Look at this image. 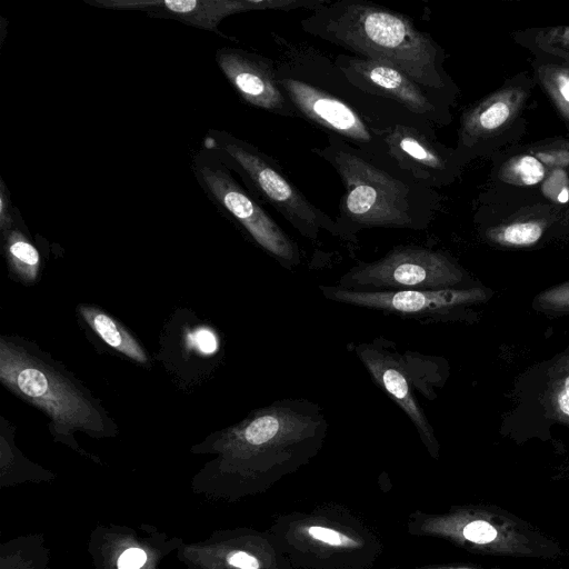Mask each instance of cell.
<instances>
[{
	"mask_svg": "<svg viewBox=\"0 0 569 569\" xmlns=\"http://www.w3.org/2000/svg\"><path fill=\"white\" fill-rule=\"evenodd\" d=\"M2 236L11 270L26 282L34 281L40 264V257L36 247L18 228H12Z\"/></svg>",
	"mask_w": 569,
	"mask_h": 569,
	"instance_id": "22",
	"label": "cell"
},
{
	"mask_svg": "<svg viewBox=\"0 0 569 569\" xmlns=\"http://www.w3.org/2000/svg\"><path fill=\"white\" fill-rule=\"evenodd\" d=\"M533 307L547 313H569V280L538 295Z\"/></svg>",
	"mask_w": 569,
	"mask_h": 569,
	"instance_id": "23",
	"label": "cell"
},
{
	"mask_svg": "<svg viewBox=\"0 0 569 569\" xmlns=\"http://www.w3.org/2000/svg\"><path fill=\"white\" fill-rule=\"evenodd\" d=\"M559 90L566 101L569 102V77H562L559 82Z\"/></svg>",
	"mask_w": 569,
	"mask_h": 569,
	"instance_id": "30",
	"label": "cell"
},
{
	"mask_svg": "<svg viewBox=\"0 0 569 569\" xmlns=\"http://www.w3.org/2000/svg\"><path fill=\"white\" fill-rule=\"evenodd\" d=\"M202 147L214 150L240 176L247 189L270 204L303 238L318 242L327 233L347 244H355L336 218L320 210L292 183L280 164L248 141L221 130H209Z\"/></svg>",
	"mask_w": 569,
	"mask_h": 569,
	"instance_id": "5",
	"label": "cell"
},
{
	"mask_svg": "<svg viewBox=\"0 0 569 569\" xmlns=\"http://www.w3.org/2000/svg\"><path fill=\"white\" fill-rule=\"evenodd\" d=\"M327 432L328 420L318 403L277 400L209 445L206 450L217 458L194 476L191 488L196 495L226 501L257 493L316 457Z\"/></svg>",
	"mask_w": 569,
	"mask_h": 569,
	"instance_id": "1",
	"label": "cell"
},
{
	"mask_svg": "<svg viewBox=\"0 0 569 569\" xmlns=\"http://www.w3.org/2000/svg\"><path fill=\"white\" fill-rule=\"evenodd\" d=\"M0 379L17 396L42 409L51 418L54 431L61 435L76 429L103 432L97 410L69 380L3 339L0 341Z\"/></svg>",
	"mask_w": 569,
	"mask_h": 569,
	"instance_id": "7",
	"label": "cell"
},
{
	"mask_svg": "<svg viewBox=\"0 0 569 569\" xmlns=\"http://www.w3.org/2000/svg\"><path fill=\"white\" fill-rule=\"evenodd\" d=\"M298 542H308V550L317 552V559L339 560L337 557L342 552L349 555L351 551H369L368 541L355 536L349 529H340L337 526L301 525L297 530ZM298 542H292L298 543ZM307 550V551H308Z\"/></svg>",
	"mask_w": 569,
	"mask_h": 569,
	"instance_id": "18",
	"label": "cell"
},
{
	"mask_svg": "<svg viewBox=\"0 0 569 569\" xmlns=\"http://www.w3.org/2000/svg\"><path fill=\"white\" fill-rule=\"evenodd\" d=\"M327 300L375 310L422 325L468 320L471 308L490 299L479 284L445 290L357 291L337 284L319 286Z\"/></svg>",
	"mask_w": 569,
	"mask_h": 569,
	"instance_id": "11",
	"label": "cell"
},
{
	"mask_svg": "<svg viewBox=\"0 0 569 569\" xmlns=\"http://www.w3.org/2000/svg\"><path fill=\"white\" fill-rule=\"evenodd\" d=\"M190 341L202 353H212L218 348L214 333L208 329H199L192 333Z\"/></svg>",
	"mask_w": 569,
	"mask_h": 569,
	"instance_id": "28",
	"label": "cell"
},
{
	"mask_svg": "<svg viewBox=\"0 0 569 569\" xmlns=\"http://www.w3.org/2000/svg\"><path fill=\"white\" fill-rule=\"evenodd\" d=\"M542 236V228L536 222H518L506 227L501 232L503 242L512 246L536 243Z\"/></svg>",
	"mask_w": 569,
	"mask_h": 569,
	"instance_id": "25",
	"label": "cell"
},
{
	"mask_svg": "<svg viewBox=\"0 0 569 569\" xmlns=\"http://www.w3.org/2000/svg\"><path fill=\"white\" fill-rule=\"evenodd\" d=\"M216 62L247 104L281 117H298L277 82L273 60L240 48L223 47L216 51Z\"/></svg>",
	"mask_w": 569,
	"mask_h": 569,
	"instance_id": "17",
	"label": "cell"
},
{
	"mask_svg": "<svg viewBox=\"0 0 569 569\" xmlns=\"http://www.w3.org/2000/svg\"><path fill=\"white\" fill-rule=\"evenodd\" d=\"M182 543L153 525L103 522L91 530L87 546L92 569H164Z\"/></svg>",
	"mask_w": 569,
	"mask_h": 569,
	"instance_id": "12",
	"label": "cell"
},
{
	"mask_svg": "<svg viewBox=\"0 0 569 569\" xmlns=\"http://www.w3.org/2000/svg\"><path fill=\"white\" fill-rule=\"evenodd\" d=\"M84 321L110 347L140 363L147 362V355L137 340L114 319L91 306H80Z\"/></svg>",
	"mask_w": 569,
	"mask_h": 569,
	"instance_id": "21",
	"label": "cell"
},
{
	"mask_svg": "<svg viewBox=\"0 0 569 569\" xmlns=\"http://www.w3.org/2000/svg\"><path fill=\"white\" fill-rule=\"evenodd\" d=\"M432 532L483 556L552 560L563 555L556 539L495 505L453 507L435 518Z\"/></svg>",
	"mask_w": 569,
	"mask_h": 569,
	"instance_id": "6",
	"label": "cell"
},
{
	"mask_svg": "<svg viewBox=\"0 0 569 569\" xmlns=\"http://www.w3.org/2000/svg\"><path fill=\"white\" fill-rule=\"evenodd\" d=\"M512 172L523 184H536L545 177L542 163L532 156L520 157L512 166Z\"/></svg>",
	"mask_w": 569,
	"mask_h": 569,
	"instance_id": "26",
	"label": "cell"
},
{
	"mask_svg": "<svg viewBox=\"0 0 569 569\" xmlns=\"http://www.w3.org/2000/svg\"><path fill=\"white\" fill-rule=\"evenodd\" d=\"M333 61L361 90L390 100L432 126L445 123L441 92L422 87L403 71L382 62L345 53Z\"/></svg>",
	"mask_w": 569,
	"mask_h": 569,
	"instance_id": "14",
	"label": "cell"
},
{
	"mask_svg": "<svg viewBox=\"0 0 569 569\" xmlns=\"http://www.w3.org/2000/svg\"><path fill=\"white\" fill-rule=\"evenodd\" d=\"M272 38L277 82L298 118L383 161H391L380 138L383 130L399 123L428 122L355 86L319 49L279 34Z\"/></svg>",
	"mask_w": 569,
	"mask_h": 569,
	"instance_id": "2",
	"label": "cell"
},
{
	"mask_svg": "<svg viewBox=\"0 0 569 569\" xmlns=\"http://www.w3.org/2000/svg\"><path fill=\"white\" fill-rule=\"evenodd\" d=\"M569 199V192L567 189H563L562 192L559 194L558 200L561 202H567Z\"/></svg>",
	"mask_w": 569,
	"mask_h": 569,
	"instance_id": "31",
	"label": "cell"
},
{
	"mask_svg": "<svg viewBox=\"0 0 569 569\" xmlns=\"http://www.w3.org/2000/svg\"><path fill=\"white\" fill-rule=\"evenodd\" d=\"M311 151L335 169L343 184L336 220L353 243L363 229L421 231L431 223L439 194L393 162L373 158L333 133H327L326 146Z\"/></svg>",
	"mask_w": 569,
	"mask_h": 569,
	"instance_id": "3",
	"label": "cell"
},
{
	"mask_svg": "<svg viewBox=\"0 0 569 569\" xmlns=\"http://www.w3.org/2000/svg\"><path fill=\"white\" fill-rule=\"evenodd\" d=\"M542 405L552 421L569 426V350L545 367L542 375Z\"/></svg>",
	"mask_w": 569,
	"mask_h": 569,
	"instance_id": "19",
	"label": "cell"
},
{
	"mask_svg": "<svg viewBox=\"0 0 569 569\" xmlns=\"http://www.w3.org/2000/svg\"><path fill=\"white\" fill-rule=\"evenodd\" d=\"M14 224V213L11 202L10 191L4 181L0 179V229L4 233L12 229Z\"/></svg>",
	"mask_w": 569,
	"mask_h": 569,
	"instance_id": "27",
	"label": "cell"
},
{
	"mask_svg": "<svg viewBox=\"0 0 569 569\" xmlns=\"http://www.w3.org/2000/svg\"><path fill=\"white\" fill-rule=\"evenodd\" d=\"M435 569H505L500 567H483V566H472V565H453V566H443Z\"/></svg>",
	"mask_w": 569,
	"mask_h": 569,
	"instance_id": "29",
	"label": "cell"
},
{
	"mask_svg": "<svg viewBox=\"0 0 569 569\" xmlns=\"http://www.w3.org/2000/svg\"><path fill=\"white\" fill-rule=\"evenodd\" d=\"M337 286L357 291L445 290L477 286L447 253L400 244L373 261H360Z\"/></svg>",
	"mask_w": 569,
	"mask_h": 569,
	"instance_id": "10",
	"label": "cell"
},
{
	"mask_svg": "<svg viewBox=\"0 0 569 569\" xmlns=\"http://www.w3.org/2000/svg\"><path fill=\"white\" fill-rule=\"evenodd\" d=\"M351 348L373 382L407 415L422 443L433 458L439 457V442L417 392L431 398L439 387V365L430 357L400 352L396 343L383 337L352 343Z\"/></svg>",
	"mask_w": 569,
	"mask_h": 569,
	"instance_id": "8",
	"label": "cell"
},
{
	"mask_svg": "<svg viewBox=\"0 0 569 569\" xmlns=\"http://www.w3.org/2000/svg\"><path fill=\"white\" fill-rule=\"evenodd\" d=\"M0 569H50V550L44 535H21L1 542Z\"/></svg>",
	"mask_w": 569,
	"mask_h": 569,
	"instance_id": "20",
	"label": "cell"
},
{
	"mask_svg": "<svg viewBox=\"0 0 569 569\" xmlns=\"http://www.w3.org/2000/svg\"><path fill=\"white\" fill-rule=\"evenodd\" d=\"M306 33L341 47L353 56L392 66L422 87H447L442 50L402 13L365 0L329 1L300 21Z\"/></svg>",
	"mask_w": 569,
	"mask_h": 569,
	"instance_id": "4",
	"label": "cell"
},
{
	"mask_svg": "<svg viewBox=\"0 0 569 569\" xmlns=\"http://www.w3.org/2000/svg\"><path fill=\"white\" fill-rule=\"evenodd\" d=\"M192 171L211 202L234 220L262 250L288 270L300 264L298 244L241 186L218 152L202 147L192 159Z\"/></svg>",
	"mask_w": 569,
	"mask_h": 569,
	"instance_id": "9",
	"label": "cell"
},
{
	"mask_svg": "<svg viewBox=\"0 0 569 569\" xmlns=\"http://www.w3.org/2000/svg\"><path fill=\"white\" fill-rule=\"evenodd\" d=\"M87 3L111 10H136L152 18L180 21L190 27L216 32L227 17L261 10H315L327 0H84Z\"/></svg>",
	"mask_w": 569,
	"mask_h": 569,
	"instance_id": "13",
	"label": "cell"
},
{
	"mask_svg": "<svg viewBox=\"0 0 569 569\" xmlns=\"http://www.w3.org/2000/svg\"><path fill=\"white\" fill-rule=\"evenodd\" d=\"M509 106L503 101H497L478 111L472 120L467 121V130L478 128L482 130H493L500 127L509 117Z\"/></svg>",
	"mask_w": 569,
	"mask_h": 569,
	"instance_id": "24",
	"label": "cell"
},
{
	"mask_svg": "<svg viewBox=\"0 0 569 569\" xmlns=\"http://www.w3.org/2000/svg\"><path fill=\"white\" fill-rule=\"evenodd\" d=\"M389 159L429 188L446 184L453 174L455 159L437 140L429 122L399 123L380 133Z\"/></svg>",
	"mask_w": 569,
	"mask_h": 569,
	"instance_id": "16",
	"label": "cell"
},
{
	"mask_svg": "<svg viewBox=\"0 0 569 569\" xmlns=\"http://www.w3.org/2000/svg\"><path fill=\"white\" fill-rule=\"evenodd\" d=\"M176 556L186 569H276V538L248 528L218 530L183 541Z\"/></svg>",
	"mask_w": 569,
	"mask_h": 569,
	"instance_id": "15",
	"label": "cell"
}]
</instances>
